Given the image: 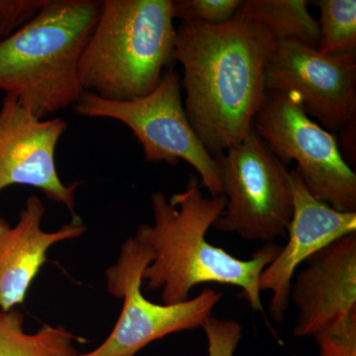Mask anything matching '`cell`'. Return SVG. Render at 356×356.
<instances>
[{
    "label": "cell",
    "mask_w": 356,
    "mask_h": 356,
    "mask_svg": "<svg viewBox=\"0 0 356 356\" xmlns=\"http://www.w3.org/2000/svg\"><path fill=\"white\" fill-rule=\"evenodd\" d=\"M275 47L242 7L222 25L180 21L175 60L184 70V109L211 156L240 144L252 129L266 99V67Z\"/></svg>",
    "instance_id": "6da1fadb"
},
{
    "label": "cell",
    "mask_w": 356,
    "mask_h": 356,
    "mask_svg": "<svg viewBox=\"0 0 356 356\" xmlns=\"http://www.w3.org/2000/svg\"><path fill=\"white\" fill-rule=\"evenodd\" d=\"M200 181L191 175L186 188L166 198L152 194L153 224L138 227L136 238L152 252V261L143 273V286L161 291L165 305L189 300L192 288L203 283L231 285L242 289L240 297L255 311L264 312L259 288L264 268L280 254L281 247L266 243L250 259L243 261L206 240L208 229L221 216L225 195L206 197Z\"/></svg>",
    "instance_id": "7a4b0ae2"
},
{
    "label": "cell",
    "mask_w": 356,
    "mask_h": 356,
    "mask_svg": "<svg viewBox=\"0 0 356 356\" xmlns=\"http://www.w3.org/2000/svg\"><path fill=\"white\" fill-rule=\"evenodd\" d=\"M100 9L97 0H49L0 42V91L42 120L74 107L83 92L79 62Z\"/></svg>",
    "instance_id": "3957f363"
},
{
    "label": "cell",
    "mask_w": 356,
    "mask_h": 356,
    "mask_svg": "<svg viewBox=\"0 0 356 356\" xmlns=\"http://www.w3.org/2000/svg\"><path fill=\"white\" fill-rule=\"evenodd\" d=\"M172 0H103L81 56V88L110 102L151 93L175 60Z\"/></svg>",
    "instance_id": "277c9868"
},
{
    "label": "cell",
    "mask_w": 356,
    "mask_h": 356,
    "mask_svg": "<svg viewBox=\"0 0 356 356\" xmlns=\"http://www.w3.org/2000/svg\"><path fill=\"white\" fill-rule=\"evenodd\" d=\"M72 109L86 118L120 122L132 131L147 163L177 165L184 161L198 173L201 188L213 197L222 195L219 165L188 120L177 70H166L156 88L142 97L110 102L83 91Z\"/></svg>",
    "instance_id": "5b68a950"
},
{
    "label": "cell",
    "mask_w": 356,
    "mask_h": 356,
    "mask_svg": "<svg viewBox=\"0 0 356 356\" xmlns=\"http://www.w3.org/2000/svg\"><path fill=\"white\" fill-rule=\"evenodd\" d=\"M252 126L281 165L296 161L312 196L334 210L356 212V175L334 134L309 116L298 96L267 91Z\"/></svg>",
    "instance_id": "8992f818"
},
{
    "label": "cell",
    "mask_w": 356,
    "mask_h": 356,
    "mask_svg": "<svg viewBox=\"0 0 356 356\" xmlns=\"http://www.w3.org/2000/svg\"><path fill=\"white\" fill-rule=\"evenodd\" d=\"M215 158L227 203L213 227L248 241L286 238L293 215L289 170L269 151L254 126L240 144Z\"/></svg>",
    "instance_id": "52a82bcc"
},
{
    "label": "cell",
    "mask_w": 356,
    "mask_h": 356,
    "mask_svg": "<svg viewBox=\"0 0 356 356\" xmlns=\"http://www.w3.org/2000/svg\"><path fill=\"white\" fill-rule=\"evenodd\" d=\"M152 261L149 248L139 238H129L121 247L116 264L107 268V292L123 300L111 334L95 350L76 356H135L158 339L175 332L202 327L212 317L222 293L205 288L195 298L165 305L147 300L142 291V275Z\"/></svg>",
    "instance_id": "ba28073f"
},
{
    "label": "cell",
    "mask_w": 356,
    "mask_h": 356,
    "mask_svg": "<svg viewBox=\"0 0 356 356\" xmlns=\"http://www.w3.org/2000/svg\"><path fill=\"white\" fill-rule=\"evenodd\" d=\"M266 88L294 93L323 127L343 130L356 119V54L323 55L298 42H276Z\"/></svg>",
    "instance_id": "9c48e42d"
},
{
    "label": "cell",
    "mask_w": 356,
    "mask_h": 356,
    "mask_svg": "<svg viewBox=\"0 0 356 356\" xmlns=\"http://www.w3.org/2000/svg\"><path fill=\"white\" fill-rule=\"evenodd\" d=\"M69 124L62 118H37L15 97L4 95L0 107V192L13 185L34 187L72 218L81 181L65 184L56 165L58 140Z\"/></svg>",
    "instance_id": "30bf717a"
},
{
    "label": "cell",
    "mask_w": 356,
    "mask_h": 356,
    "mask_svg": "<svg viewBox=\"0 0 356 356\" xmlns=\"http://www.w3.org/2000/svg\"><path fill=\"white\" fill-rule=\"evenodd\" d=\"M293 196V215L288 242L267 266L259 281V291H270L269 313L283 322L290 304V292L297 267L327 245L356 233V212H341L318 200L307 191L296 170L288 172Z\"/></svg>",
    "instance_id": "8fae6325"
},
{
    "label": "cell",
    "mask_w": 356,
    "mask_h": 356,
    "mask_svg": "<svg viewBox=\"0 0 356 356\" xmlns=\"http://www.w3.org/2000/svg\"><path fill=\"white\" fill-rule=\"evenodd\" d=\"M292 282L298 309L293 334L314 337L356 316V233L337 238L309 257Z\"/></svg>",
    "instance_id": "7c38bea8"
},
{
    "label": "cell",
    "mask_w": 356,
    "mask_h": 356,
    "mask_svg": "<svg viewBox=\"0 0 356 356\" xmlns=\"http://www.w3.org/2000/svg\"><path fill=\"white\" fill-rule=\"evenodd\" d=\"M46 208L41 199L30 196L15 226L0 217V308L4 311L24 303L28 290L47 261L53 245L79 238L86 232L79 217L55 232L42 229Z\"/></svg>",
    "instance_id": "4fadbf2b"
},
{
    "label": "cell",
    "mask_w": 356,
    "mask_h": 356,
    "mask_svg": "<svg viewBox=\"0 0 356 356\" xmlns=\"http://www.w3.org/2000/svg\"><path fill=\"white\" fill-rule=\"evenodd\" d=\"M24 316L16 307L0 308V356H76L79 341L64 327L44 325L35 334L25 332Z\"/></svg>",
    "instance_id": "5bb4252c"
},
{
    "label": "cell",
    "mask_w": 356,
    "mask_h": 356,
    "mask_svg": "<svg viewBox=\"0 0 356 356\" xmlns=\"http://www.w3.org/2000/svg\"><path fill=\"white\" fill-rule=\"evenodd\" d=\"M306 0H247L242 10L268 31L276 42L295 41L317 50L318 25Z\"/></svg>",
    "instance_id": "9a60e30c"
},
{
    "label": "cell",
    "mask_w": 356,
    "mask_h": 356,
    "mask_svg": "<svg viewBox=\"0 0 356 356\" xmlns=\"http://www.w3.org/2000/svg\"><path fill=\"white\" fill-rule=\"evenodd\" d=\"M318 51L323 55L356 54L355 0H318Z\"/></svg>",
    "instance_id": "2e32d148"
},
{
    "label": "cell",
    "mask_w": 356,
    "mask_h": 356,
    "mask_svg": "<svg viewBox=\"0 0 356 356\" xmlns=\"http://www.w3.org/2000/svg\"><path fill=\"white\" fill-rule=\"evenodd\" d=\"M243 3L241 0H172V16L180 21L222 25L235 17Z\"/></svg>",
    "instance_id": "e0dca14e"
},
{
    "label": "cell",
    "mask_w": 356,
    "mask_h": 356,
    "mask_svg": "<svg viewBox=\"0 0 356 356\" xmlns=\"http://www.w3.org/2000/svg\"><path fill=\"white\" fill-rule=\"evenodd\" d=\"M318 356H356V316L314 337Z\"/></svg>",
    "instance_id": "ac0fdd59"
},
{
    "label": "cell",
    "mask_w": 356,
    "mask_h": 356,
    "mask_svg": "<svg viewBox=\"0 0 356 356\" xmlns=\"http://www.w3.org/2000/svg\"><path fill=\"white\" fill-rule=\"evenodd\" d=\"M202 329L208 341V356H234L241 339L242 325L234 320L210 317Z\"/></svg>",
    "instance_id": "d6986e66"
},
{
    "label": "cell",
    "mask_w": 356,
    "mask_h": 356,
    "mask_svg": "<svg viewBox=\"0 0 356 356\" xmlns=\"http://www.w3.org/2000/svg\"><path fill=\"white\" fill-rule=\"evenodd\" d=\"M49 0H0V42L19 30Z\"/></svg>",
    "instance_id": "ffe728a7"
}]
</instances>
